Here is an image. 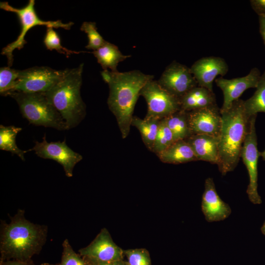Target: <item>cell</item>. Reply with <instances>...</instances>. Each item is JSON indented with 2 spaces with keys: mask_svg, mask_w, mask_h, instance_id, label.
<instances>
[{
  "mask_svg": "<svg viewBox=\"0 0 265 265\" xmlns=\"http://www.w3.org/2000/svg\"><path fill=\"white\" fill-rule=\"evenodd\" d=\"M68 69L57 70L47 66H35L20 70L13 92L46 93L64 76Z\"/></svg>",
  "mask_w": 265,
  "mask_h": 265,
  "instance_id": "obj_8",
  "label": "cell"
},
{
  "mask_svg": "<svg viewBox=\"0 0 265 265\" xmlns=\"http://www.w3.org/2000/svg\"><path fill=\"white\" fill-rule=\"evenodd\" d=\"M46 138L45 135L41 142L36 141L34 147L29 151L33 150L41 158L56 161L63 166L65 175L72 177L75 166L82 160V156L69 147L65 139L62 142H48Z\"/></svg>",
  "mask_w": 265,
  "mask_h": 265,
  "instance_id": "obj_11",
  "label": "cell"
},
{
  "mask_svg": "<svg viewBox=\"0 0 265 265\" xmlns=\"http://www.w3.org/2000/svg\"><path fill=\"white\" fill-rule=\"evenodd\" d=\"M254 94L244 101V107L248 118L258 112L265 113V71L261 75Z\"/></svg>",
  "mask_w": 265,
  "mask_h": 265,
  "instance_id": "obj_24",
  "label": "cell"
},
{
  "mask_svg": "<svg viewBox=\"0 0 265 265\" xmlns=\"http://www.w3.org/2000/svg\"><path fill=\"white\" fill-rule=\"evenodd\" d=\"M179 100L181 110L187 112L217 105L213 92L198 86L190 90Z\"/></svg>",
  "mask_w": 265,
  "mask_h": 265,
  "instance_id": "obj_18",
  "label": "cell"
},
{
  "mask_svg": "<svg viewBox=\"0 0 265 265\" xmlns=\"http://www.w3.org/2000/svg\"><path fill=\"white\" fill-rule=\"evenodd\" d=\"M20 71L9 66L0 69V93L2 96H8L13 91L19 78Z\"/></svg>",
  "mask_w": 265,
  "mask_h": 265,
  "instance_id": "obj_26",
  "label": "cell"
},
{
  "mask_svg": "<svg viewBox=\"0 0 265 265\" xmlns=\"http://www.w3.org/2000/svg\"><path fill=\"white\" fill-rule=\"evenodd\" d=\"M8 96L17 102L23 117L30 124L68 130L62 117L48 99L45 93L14 91Z\"/></svg>",
  "mask_w": 265,
  "mask_h": 265,
  "instance_id": "obj_5",
  "label": "cell"
},
{
  "mask_svg": "<svg viewBox=\"0 0 265 265\" xmlns=\"http://www.w3.org/2000/svg\"><path fill=\"white\" fill-rule=\"evenodd\" d=\"M103 80L108 84L109 109L114 115L123 139L129 134L133 113L140 92L144 85L153 80L154 76L139 70L125 72H101Z\"/></svg>",
  "mask_w": 265,
  "mask_h": 265,
  "instance_id": "obj_1",
  "label": "cell"
},
{
  "mask_svg": "<svg viewBox=\"0 0 265 265\" xmlns=\"http://www.w3.org/2000/svg\"></svg>",
  "mask_w": 265,
  "mask_h": 265,
  "instance_id": "obj_37",
  "label": "cell"
},
{
  "mask_svg": "<svg viewBox=\"0 0 265 265\" xmlns=\"http://www.w3.org/2000/svg\"><path fill=\"white\" fill-rule=\"evenodd\" d=\"M79 253L83 258L101 262L123 260L124 255V250L113 241L105 228L88 245L80 249Z\"/></svg>",
  "mask_w": 265,
  "mask_h": 265,
  "instance_id": "obj_13",
  "label": "cell"
},
{
  "mask_svg": "<svg viewBox=\"0 0 265 265\" xmlns=\"http://www.w3.org/2000/svg\"><path fill=\"white\" fill-rule=\"evenodd\" d=\"M129 265H152L150 254L145 248L124 250Z\"/></svg>",
  "mask_w": 265,
  "mask_h": 265,
  "instance_id": "obj_30",
  "label": "cell"
},
{
  "mask_svg": "<svg viewBox=\"0 0 265 265\" xmlns=\"http://www.w3.org/2000/svg\"><path fill=\"white\" fill-rule=\"evenodd\" d=\"M35 0H29L28 3L24 7L17 8L10 5L7 2H0V8L4 10L15 13L20 20L21 29L17 39L8 44L1 51V54L7 58L8 66L10 67L14 60L13 52L16 49L23 48L26 43L25 39L27 31L31 28L37 26H45L47 27L62 28L69 30L74 25L72 22L63 23L60 20L44 21L41 20L37 15L34 8Z\"/></svg>",
  "mask_w": 265,
  "mask_h": 265,
  "instance_id": "obj_6",
  "label": "cell"
},
{
  "mask_svg": "<svg viewBox=\"0 0 265 265\" xmlns=\"http://www.w3.org/2000/svg\"><path fill=\"white\" fill-rule=\"evenodd\" d=\"M22 128L14 126L0 125V149L17 155L22 160H25V154L28 151L20 149L16 144V137Z\"/></svg>",
  "mask_w": 265,
  "mask_h": 265,
  "instance_id": "obj_23",
  "label": "cell"
},
{
  "mask_svg": "<svg viewBox=\"0 0 265 265\" xmlns=\"http://www.w3.org/2000/svg\"><path fill=\"white\" fill-rule=\"evenodd\" d=\"M261 76L260 70L255 67L244 77L232 79H226L220 77L216 79L215 82L221 89L223 95V102L220 108V112L228 110L233 102L239 99L246 90L256 88Z\"/></svg>",
  "mask_w": 265,
  "mask_h": 265,
  "instance_id": "obj_12",
  "label": "cell"
},
{
  "mask_svg": "<svg viewBox=\"0 0 265 265\" xmlns=\"http://www.w3.org/2000/svg\"><path fill=\"white\" fill-rule=\"evenodd\" d=\"M198 86L213 92V82L218 76L223 77L229 67L225 59L218 56H207L196 61L190 68Z\"/></svg>",
  "mask_w": 265,
  "mask_h": 265,
  "instance_id": "obj_15",
  "label": "cell"
},
{
  "mask_svg": "<svg viewBox=\"0 0 265 265\" xmlns=\"http://www.w3.org/2000/svg\"><path fill=\"white\" fill-rule=\"evenodd\" d=\"M222 123L218 137L219 172L225 176L233 171L241 158L242 147L248 133L250 118L246 114L244 101H235L230 108L220 112Z\"/></svg>",
  "mask_w": 265,
  "mask_h": 265,
  "instance_id": "obj_3",
  "label": "cell"
},
{
  "mask_svg": "<svg viewBox=\"0 0 265 265\" xmlns=\"http://www.w3.org/2000/svg\"><path fill=\"white\" fill-rule=\"evenodd\" d=\"M192 134H207L219 137L222 123L220 108L217 105L187 112Z\"/></svg>",
  "mask_w": 265,
  "mask_h": 265,
  "instance_id": "obj_14",
  "label": "cell"
},
{
  "mask_svg": "<svg viewBox=\"0 0 265 265\" xmlns=\"http://www.w3.org/2000/svg\"><path fill=\"white\" fill-rule=\"evenodd\" d=\"M260 156L262 157L264 160H265V149L262 152H260Z\"/></svg>",
  "mask_w": 265,
  "mask_h": 265,
  "instance_id": "obj_36",
  "label": "cell"
},
{
  "mask_svg": "<svg viewBox=\"0 0 265 265\" xmlns=\"http://www.w3.org/2000/svg\"><path fill=\"white\" fill-rule=\"evenodd\" d=\"M201 210L206 220L209 222L223 221L232 213L230 206L218 194L212 178L209 177L205 180Z\"/></svg>",
  "mask_w": 265,
  "mask_h": 265,
  "instance_id": "obj_16",
  "label": "cell"
},
{
  "mask_svg": "<svg viewBox=\"0 0 265 265\" xmlns=\"http://www.w3.org/2000/svg\"><path fill=\"white\" fill-rule=\"evenodd\" d=\"M83 258L88 265H129L128 262L124 261V259L110 262H101Z\"/></svg>",
  "mask_w": 265,
  "mask_h": 265,
  "instance_id": "obj_32",
  "label": "cell"
},
{
  "mask_svg": "<svg viewBox=\"0 0 265 265\" xmlns=\"http://www.w3.org/2000/svg\"><path fill=\"white\" fill-rule=\"evenodd\" d=\"M157 156L162 162L170 164H181L198 160L193 150L186 140L175 141Z\"/></svg>",
  "mask_w": 265,
  "mask_h": 265,
  "instance_id": "obj_19",
  "label": "cell"
},
{
  "mask_svg": "<svg viewBox=\"0 0 265 265\" xmlns=\"http://www.w3.org/2000/svg\"><path fill=\"white\" fill-rule=\"evenodd\" d=\"M186 140L191 147L198 160L218 165V137L207 134H192Z\"/></svg>",
  "mask_w": 265,
  "mask_h": 265,
  "instance_id": "obj_17",
  "label": "cell"
},
{
  "mask_svg": "<svg viewBox=\"0 0 265 265\" xmlns=\"http://www.w3.org/2000/svg\"><path fill=\"white\" fill-rule=\"evenodd\" d=\"M83 64L68 69L64 76L45 93L60 114L68 130L77 126L84 118L86 106L80 95Z\"/></svg>",
  "mask_w": 265,
  "mask_h": 265,
  "instance_id": "obj_4",
  "label": "cell"
},
{
  "mask_svg": "<svg viewBox=\"0 0 265 265\" xmlns=\"http://www.w3.org/2000/svg\"><path fill=\"white\" fill-rule=\"evenodd\" d=\"M24 214L25 211L19 209L9 223L1 221L0 262L31 260L45 244L48 227L30 222Z\"/></svg>",
  "mask_w": 265,
  "mask_h": 265,
  "instance_id": "obj_2",
  "label": "cell"
},
{
  "mask_svg": "<svg viewBox=\"0 0 265 265\" xmlns=\"http://www.w3.org/2000/svg\"><path fill=\"white\" fill-rule=\"evenodd\" d=\"M43 42L48 50L51 51L54 50L67 56L71 54H78L81 52H84L71 51L63 47L61 44L60 38L58 34L52 27H47Z\"/></svg>",
  "mask_w": 265,
  "mask_h": 265,
  "instance_id": "obj_28",
  "label": "cell"
},
{
  "mask_svg": "<svg viewBox=\"0 0 265 265\" xmlns=\"http://www.w3.org/2000/svg\"><path fill=\"white\" fill-rule=\"evenodd\" d=\"M261 231L262 234L265 236V221L261 228Z\"/></svg>",
  "mask_w": 265,
  "mask_h": 265,
  "instance_id": "obj_35",
  "label": "cell"
},
{
  "mask_svg": "<svg viewBox=\"0 0 265 265\" xmlns=\"http://www.w3.org/2000/svg\"><path fill=\"white\" fill-rule=\"evenodd\" d=\"M173 133L175 141L186 140L192 135L189 126L187 112L180 110L164 118Z\"/></svg>",
  "mask_w": 265,
  "mask_h": 265,
  "instance_id": "obj_22",
  "label": "cell"
},
{
  "mask_svg": "<svg viewBox=\"0 0 265 265\" xmlns=\"http://www.w3.org/2000/svg\"><path fill=\"white\" fill-rule=\"evenodd\" d=\"M63 251L59 265H88L84 259L73 249L67 239L62 243Z\"/></svg>",
  "mask_w": 265,
  "mask_h": 265,
  "instance_id": "obj_29",
  "label": "cell"
},
{
  "mask_svg": "<svg viewBox=\"0 0 265 265\" xmlns=\"http://www.w3.org/2000/svg\"><path fill=\"white\" fill-rule=\"evenodd\" d=\"M139 95L145 99L147 105L145 118L161 120L181 110L179 99L163 89L157 80L148 81Z\"/></svg>",
  "mask_w": 265,
  "mask_h": 265,
  "instance_id": "obj_7",
  "label": "cell"
},
{
  "mask_svg": "<svg viewBox=\"0 0 265 265\" xmlns=\"http://www.w3.org/2000/svg\"><path fill=\"white\" fill-rule=\"evenodd\" d=\"M92 53L103 70L110 69L111 72L118 71L117 67L118 63L131 56L123 54L116 45L107 41Z\"/></svg>",
  "mask_w": 265,
  "mask_h": 265,
  "instance_id": "obj_20",
  "label": "cell"
},
{
  "mask_svg": "<svg viewBox=\"0 0 265 265\" xmlns=\"http://www.w3.org/2000/svg\"><path fill=\"white\" fill-rule=\"evenodd\" d=\"M251 6L258 16L265 15V0H251Z\"/></svg>",
  "mask_w": 265,
  "mask_h": 265,
  "instance_id": "obj_31",
  "label": "cell"
},
{
  "mask_svg": "<svg viewBox=\"0 0 265 265\" xmlns=\"http://www.w3.org/2000/svg\"><path fill=\"white\" fill-rule=\"evenodd\" d=\"M157 81L163 89L179 100L198 86L190 68L176 61L165 68Z\"/></svg>",
  "mask_w": 265,
  "mask_h": 265,
  "instance_id": "obj_10",
  "label": "cell"
},
{
  "mask_svg": "<svg viewBox=\"0 0 265 265\" xmlns=\"http://www.w3.org/2000/svg\"><path fill=\"white\" fill-rule=\"evenodd\" d=\"M160 120L154 119H142L133 116L131 126L139 132L146 147L153 151Z\"/></svg>",
  "mask_w": 265,
  "mask_h": 265,
  "instance_id": "obj_21",
  "label": "cell"
},
{
  "mask_svg": "<svg viewBox=\"0 0 265 265\" xmlns=\"http://www.w3.org/2000/svg\"><path fill=\"white\" fill-rule=\"evenodd\" d=\"M0 265H36L32 260L27 261L8 260L0 262Z\"/></svg>",
  "mask_w": 265,
  "mask_h": 265,
  "instance_id": "obj_33",
  "label": "cell"
},
{
  "mask_svg": "<svg viewBox=\"0 0 265 265\" xmlns=\"http://www.w3.org/2000/svg\"><path fill=\"white\" fill-rule=\"evenodd\" d=\"M80 29L87 34L88 40L85 48L87 49L97 50L106 41L98 32L95 22H84Z\"/></svg>",
  "mask_w": 265,
  "mask_h": 265,
  "instance_id": "obj_27",
  "label": "cell"
},
{
  "mask_svg": "<svg viewBox=\"0 0 265 265\" xmlns=\"http://www.w3.org/2000/svg\"><path fill=\"white\" fill-rule=\"evenodd\" d=\"M259 30L265 46V16H259Z\"/></svg>",
  "mask_w": 265,
  "mask_h": 265,
  "instance_id": "obj_34",
  "label": "cell"
},
{
  "mask_svg": "<svg viewBox=\"0 0 265 265\" xmlns=\"http://www.w3.org/2000/svg\"><path fill=\"white\" fill-rule=\"evenodd\" d=\"M257 114L250 118L249 127L241 152V158L247 170L249 184L246 189L249 201L253 204H261L262 201L258 191V162L260 152L257 148L256 119Z\"/></svg>",
  "mask_w": 265,
  "mask_h": 265,
  "instance_id": "obj_9",
  "label": "cell"
},
{
  "mask_svg": "<svg viewBox=\"0 0 265 265\" xmlns=\"http://www.w3.org/2000/svg\"><path fill=\"white\" fill-rule=\"evenodd\" d=\"M174 142L173 133L166 125L164 119L161 120L152 152L157 156Z\"/></svg>",
  "mask_w": 265,
  "mask_h": 265,
  "instance_id": "obj_25",
  "label": "cell"
}]
</instances>
